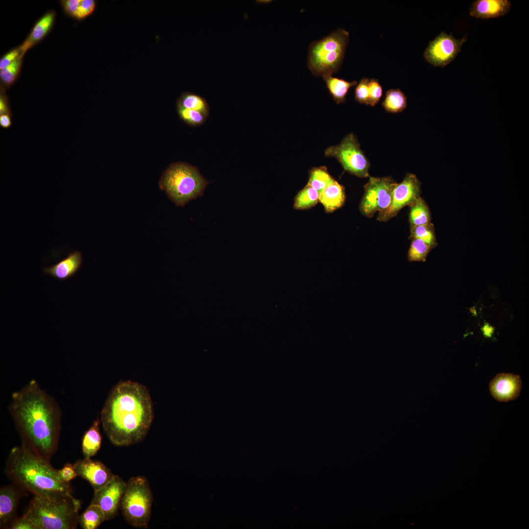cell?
<instances>
[{
  "mask_svg": "<svg viewBox=\"0 0 529 529\" xmlns=\"http://www.w3.org/2000/svg\"><path fill=\"white\" fill-rule=\"evenodd\" d=\"M8 409L23 446L50 461L56 452L61 412L56 400L32 379L11 395Z\"/></svg>",
  "mask_w": 529,
  "mask_h": 529,
  "instance_id": "obj_1",
  "label": "cell"
},
{
  "mask_svg": "<svg viewBox=\"0 0 529 529\" xmlns=\"http://www.w3.org/2000/svg\"><path fill=\"white\" fill-rule=\"evenodd\" d=\"M154 418L147 388L138 383L120 381L110 391L100 414L104 433L115 445L125 446L143 441Z\"/></svg>",
  "mask_w": 529,
  "mask_h": 529,
  "instance_id": "obj_2",
  "label": "cell"
},
{
  "mask_svg": "<svg viewBox=\"0 0 529 529\" xmlns=\"http://www.w3.org/2000/svg\"><path fill=\"white\" fill-rule=\"evenodd\" d=\"M5 472L12 483L34 495L72 494L70 482H62L49 461L21 445L9 452Z\"/></svg>",
  "mask_w": 529,
  "mask_h": 529,
  "instance_id": "obj_3",
  "label": "cell"
},
{
  "mask_svg": "<svg viewBox=\"0 0 529 529\" xmlns=\"http://www.w3.org/2000/svg\"><path fill=\"white\" fill-rule=\"evenodd\" d=\"M81 506L71 493L34 495L24 514L38 529H75Z\"/></svg>",
  "mask_w": 529,
  "mask_h": 529,
  "instance_id": "obj_4",
  "label": "cell"
},
{
  "mask_svg": "<svg viewBox=\"0 0 529 529\" xmlns=\"http://www.w3.org/2000/svg\"><path fill=\"white\" fill-rule=\"evenodd\" d=\"M208 184L196 168L182 162L171 164L163 173L159 183L169 198L180 206L201 196Z\"/></svg>",
  "mask_w": 529,
  "mask_h": 529,
  "instance_id": "obj_5",
  "label": "cell"
},
{
  "mask_svg": "<svg viewBox=\"0 0 529 529\" xmlns=\"http://www.w3.org/2000/svg\"><path fill=\"white\" fill-rule=\"evenodd\" d=\"M349 32L338 28L309 47L308 66L315 76L335 73L339 69L349 42Z\"/></svg>",
  "mask_w": 529,
  "mask_h": 529,
  "instance_id": "obj_6",
  "label": "cell"
},
{
  "mask_svg": "<svg viewBox=\"0 0 529 529\" xmlns=\"http://www.w3.org/2000/svg\"><path fill=\"white\" fill-rule=\"evenodd\" d=\"M153 497L149 482L144 476L131 478L120 505L123 517L134 528L147 529Z\"/></svg>",
  "mask_w": 529,
  "mask_h": 529,
  "instance_id": "obj_7",
  "label": "cell"
},
{
  "mask_svg": "<svg viewBox=\"0 0 529 529\" xmlns=\"http://www.w3.org/2000/svg\"><path fill=\"white\" fill-rule=\"evenodd\" d=\"M325 155L335 158L345 170L357 177L370 176L368 172L370 163L353 133L345 136L339 144L328 147L325 151Z\"/></svg>",
  "mask_w": 529,
  "mask_h": 529,
  "instance_id": "obj_8",
  "label": "cell"
},
{
  "mask_svg": "<svg viewBox=\"0 0 529 529\" xmlns=\"http://www.w3.org/2000/svg\"><path fill=\"white\" fill-rule=\"evenodd\" d=\"M397 183L390 176H369L364 186V192L359 206L361 213L368 218L372 217L389 205L393 190Z\"/></svg>",
  "mask_w": 529,
  "mask_h": 529,
  "instance_id": "obj_9",
  "label": "cell"
},
{
  "mask_svg": "<svg viewBox=\"0 0 529 529\" xmlns=\"http://www.w3.org/2000/svg\"><path fill=\"white\" fill-rule=\"evenodd\" d=\"M421 184L416 176L407 173L400 183H397L392 193L391 202L385 210L378 213L377 219L387 222L395 216L406 206H410L420 197Z\"/></svg>",
  "mask_w": 529,
  "mask_h": 529,
  "instance_id": "obj_10",
  "label": "cell"
},
{
  "mask_svg": "<svg viewBox=\"0 0 529 529\" xmlns=\"http://www.w3.org/2000/svg\"><path fill=\"white\" fill-rule=\"evenodd\" d=\"M466 37L457 39L452 34L441 32L429 42L423 56L434 67H444L453 61L459 53Z\"/></svg>",
  "mask_w": 529,
  "mask_h": 529,
  "instance_id": "obj_11",
  "label": "cell"
},
{
  "mask_svg": "<svg viewBox=\"0 0 529 529\" xmlns=\"http://www.w3.org/2000/svg\"><path fill=\"white\" fill-rule=\"evenodd\" d=\"M126 487V482L114 475L104 486L94 491L91 504L97 505L101 508L105 520L113 519L118 514Z\"/></svg>",
  "mask_w": 529,
  "mask_h": 529,
  "instance_id": "obj_12",
  "label": "cell"
},
{
  "mask_svg": "<svg viewBox=\"0 0 529 529\" xmlns=\"http://www.w3.org/2000/svg\"><path fill=\"white\" fill-rule=\"evenodd\" d=\"M73 466L77 476L86 480L94 491L104 486L114 475L104 463L91 458L80 459Z\"/></svg>",
  "mask_w": 529,
  "mask_h": 529,
  "instance_id": "obj_13",
  "label": "cell"
},
{
  "mask_svg": "<svg viewBox=\"0 0 529 529\" xmlns=\"http://www.w3.org/2000/svg\"><path fill=\"white\" fill-rule=\"evenodd\" d=\"M27 491L12 483L0 488V527L9 529L17 517L16 513L21 499L27 496Z\"/></svg>",
  "mask_w": 529,
  "mask_h": 529,
  "instance_id": "obj_14",
  "label": "cell"
},
{
  "mask_svg": "<svg viewBox=\"0 0 529 529\" xmlns=\"http://www.w3.org/2000/svg\"><path fill=\"white\" fill-rule=\"evenodd\" d=\"M522 389L520 376L502 373L496 375L489 384V390L497 401L505 402L516 399Z\"/></svg>",
  "mask_w": 529,
  "mask_h": 529,
  "instance_id": "obj_15",
  "label": "cell"
},
{
  "mask_svg": "<svg viewBox=\"0 0 529 529\" xmlns=\"http://www.w3.org/2000/svg\"><path fill=\"white\" fill-rule=\"evenodd\" d=\"M510 8L508 0H477L473 2L469 14L481 19L496 18L506 14Z\"/></svg>",
  "mask_w": 529,
  "mask_h": 529,
  "instance_id": "obj_16",
  "label": "cell"
},
{
  "mask_svg": "<svg viewBox=\"0 0 529 529\" xmlns=\"http://www.w3.org/2000/svg\"><path fill=\"white\" fill-rule=\"evenodd\" d=\"M81 253L75 250L55 264L43 269L44 272L60 281H65L73 276L80 269L82 263Z\"/></svg>",
  "mask_w": 529,
  "mask_h": 529,
  "instance_id": "obj_17",
  "label": "cell"
},
{
  "mask_svg": "<svg viewBox=\"0 0 529 529\" xmlns=\"http://www.w3.org/2000/svg\"><path fill=\"white\" fill-rule=\"evenodd\" d=\"M55 16V13L50 11L37 21L29 36L19 47L21 51V57L23 58L29 49L43 39L48 33L53 25Z\"/></svg>",
  "mask_w": 529,
  "mask_h": 529,
  "instance_id": "obj_18",
  "label": "cell"
},
{
  "mask_svg": "<svg viewBox=\"0 0 529 529\" xmlns=\"http://www.w3.org/2000/svg\"><path fill=\"white\" fill-rule=\"evenodd\" d=\"M319 202L327 213H332L341 208L344 204V188L334 179L319 194Z\"/></svg>",
  "mask_w": 529,
  "mask_h": 529,
  "instance_id": "obj_19",
  "label": "cell"
},
{
  "mask_svg": "<svg viewBox=\"0 0 529 529\" xmlns=\"http://www.w3.org/2000/svg\"><path fill=\"white\" fill-rule=\"evenodd\" d=\"M100 420L97 418L85 433L82 440V450L84 457L91 458L99 450L101 444V435L99 425Z\"/></svg>",
  "mask_w": 529,
  "mask_h": 529,
  "instance_id": "obj_20",
  "label": "cell"
},
{
  "mask_svg": "<svg viewBox=\"0 0 529 529\" xmlns=\"http://www.w3.org/2000/svg\"><path fill=\"white\" fill-rule=\"evenodd\" d=\"M322 77L330 94L337 104L345 102L350 88L358 84L356 81H348L342 78L333 77L331 74L325 75Z\"/></svg>",
  "mask_w": 529,
  "mask_h": 529,
  "instance_id": "obj_21",
  "label": "cell"
},
{
  "mask_svg": "<svg viewBox=\"0 0 529 529\" xmlns=\"http://www.w3.org/2000/svg\"><path fill=\"white\" fill-rule=\"evenodd\" d=\"M409 207L410 211L409 220L410 227L431 222V214L429 207L421 197Z\"/></svg>",
  "mask_w": 529,
  "mask_h": 529,
  "instance_id": "obj_22",
  "label": "cell"
},
{
  "mask_svg": "<svg viewBox=\"0 0 529 529\" xmlns=\"http://www.w3.org/2000/svg\"><path fill=\"white\" fill-rule=\"evenodd\" d=\"M105 521L101 508L96 504H91L79 516V524L83 529H96Z\"/></svg>",
  "mask_w": 529,
  "mask_h": 529,
  "instance_id": "obj_23",
  "label": "cell"
},
{
  "mask_svg": "<svg viewBox=\"0 0 529 529\" xmlns=\"http://www.w3.org/2000/svg\"><path fill=\"white\" fill-rule=\"evenodd\" d=\"M407 99L405 95L400 89H391L386 91L382 105L387 112L397 113L406 109Z\"/></svg>",
  "mask_w": 529,
  "mask_h": 529,
  "instance_id": "obj_24",
  "label": "cell"
},
{
  "mask_svg": "<svg viewBox=\"0 0 529 529\" xmlns=\"http://www.w3.org/2000/svg\"><path fill=\"white\" fill-rule=\"evenodd\" d=\"M177 107L199 111L207 117L208 116L209 112L208 104L204 98L189 93L182 95L178 100Z\"/></svg>",
  "mask_w": 529,
  "mask_h": 529,
  "instance_id": "obj_25",
  "label": "cell"
},
{
  "mask_svg": "<svg viewBox=\"0 0 529 529\" xmlns=\"http://www.w3.org/2000/svg\"><path fill=\"white\" fill-rule=\"evenodd\" d=\"M319 196L317 191L307 184L295 196L294 208L297 210L311 208L319 201Z\"/></svg>",
  "mask_w": 529,
  "mask_h": 529,
  "instance_id": "obj_26",
  "label": "cell"
},
{
  "mask_svg": "<svg viewBox=\"0 0 529 529\" xmlns=\"http://www.w3.org/2000/svg\"><path fill=\"white\" fill-rule=\"evenodd\" d=\"M333 179L326 167H315L309 172L308 184L316 190L319 194Z\"/></svg>",
  "mask_w": 529,
  "mask_h": 529,
  "instance_id": "obj_27",
  "label": "cell"
},
{
  "mask_svg": "<svg viewBox=\"0 0 529 529\" xmlns=\"http://www.w3.org/2000/svg\"><path fill=\"white\" fill-rule=\"evenodd\" d=\"M410 238L421 239L433 249L437 245L434 225L432 222L410 227Z\"/></svg>",
  "mask_w": 529,
  "mask_h": 529,
  "instance_id": "obj_28",
  "label": "cell"
},
{
  "mask_svg": "<svg viewBox=\"0 0 529 529\" xmlns=\"http://www.w3.org/2000/svg\"><path fill=\"white\" fill-rule=\"evenodd\" d=\"M408 252L409 262H425L427 257L433 248L425 242L418 238H412Z\"/></svg>",
  "mask_w": 529,
  "mask_h": 529,
  "instance_id": "obj_29",
  "label": "cell"
},
{
  "mask_svg": "<svg viewBox=\"0 0 529 529\" xmlns=\"http://www.w3.org/2000/svg\"><path fill=\"white\" fill-rule=\"evenodd\" d=\"M22 57H19L10 65L0 70V78L6 87L11 86L17 80L22 65Z\"/></svg>",
  "mask_w": 529,
  "mask_h": 529,
  "instance_id": "obj_30",
  "label": "cell"
},
{
  "mask_svg": "<svg viewBox=\"0 0 529 529\" xmlns=\"http://www.w3.org/2000/svg\"><path fill=\"white\" fill-rule=\"evenodd\" d=\"M180 118L188 124L199 125L202 124L207 118L204 114L194 110L177 107Z\"/></svg>",
  "mask_w": 529,
  "mask_h": 529,
  "instance_id": "obj_31",
  "label": "cell"
},
{
  "mask_svg": "<svg viewBox=\"0 0 529 529\" xmlns=\"http://www.w3.org/2000/svg\"><path fill=\"white\" fill-rule=\"evenodd\" d=\"M369 80L367 78H362L357 84L355 91V100L361 104L367 105L369 99Z\"/></svg>",
  "mask_w": 529,
  "mask_h": 529,
  "instance_id": "obj_32",
  "label": "cell"
},
{
  "mask_svg": "<svg viewBox=\"0 0 529 529\" xmlns=\"http://www.w3.org/2000/svg\"><path fill=\"white\" fill-rule=\"evenodd\" d=\"M369 99L368 105L373 107L377 104L383 95V89L378 79L371 78L369 83Z\"/></svg>",
  "mask_w": 529,
  "mask_h": 529,
  "instance_id": "obj_33",
  "label": "cell"
},
{
  "mask_svg": "<svg viewBox=\"0 0 529 529\" xmlns=\"http://www.w3.org/2000/svg\"><path fill=\"white\" fill-rule=\"evenodd\" d=\"M95 7L96 2L93 0H81L75 18L81 20L86 18L93 13Z\"/></svg>",
  "mask_w": 529,
  "mask_h": 529,
  "instance_id": "obj_34",
  "label": "cell"
},
{
  "mask_svg": "<svg viewBox=\"0 0 529 529\" xmlns=\"http://www.w3.org/2000/svg\"><path fill=\"white\" fill-rule=\"evenodd\" d=\"M10 529H38L32 520L25 514L22 517H16L11 523Z\"/></svg>",
  "mask_w": 529,
  "mask_h": 529,
  "instance_id": "obj_35",
  "label": "cell"
},
{
  "mask_svg": "<svg viewBox=\"0 0 529 529\" xmlns=\"http://www.w3.org/2000/svg\"><path fill=\"white\" fill-rule=\"evenodd\" d=\"M58 476L62 482H70L77 477L73 464L67 462L60 470H58Z\"/></svg>",
  "mask_w": 529,
  "mask_h": 529,
  "instance_id": "obj_36",
  "label": "cell"
},
{
  "mask_svg": "<svg viewBox=\"0 0 529 529\" xmlns=\"http://www.w3.org/2000/svg\"><path fill=\"white\" fill-rule=\"evenodd\" d=\"M21 51L19 47L10 50L2 57L0 60V69L3 70L12 64L21 56Z\"/></svg>",
  "mask_w": 529,
  "mask_h": 529,
  "instance_id": "obj_37",
  "label": "cell"
},
{
  "mask_svg": "<svg viewBox=\"0 0 529 529\" xmlns=\"http://www.w3.org/2000/svg\"><path fill=\"white\" fill-rule=\"evenodd\" d=\"M81 0H64L61 3L65 12L71 17L75 18Z\"/></svg>",
  "mask_w": 529,
  "mask_h": 529,
  "instance_id": "obj_38",
  "label": "cell"
},
{
  "mask_svg": "<svg viewBox=\"0 0 529 529\" xmlns=\"http://www.w3.org/2000/svg\"><path fill=\"white\" fill-rule=\"evenodd\" d=\"M5 114L12 116L8 99L6 95L3 94V91H1L0 96V115Z\"/></svg>",
  "mask_w": 529,
  "mask_h": 529,
  "instance_id": "obj_39",
  "label": "cell"
},
{
  "mask_svg": "<svg viewBox=\"0 0 529 529\" xmlns=\"http://www.w3.org/2000/svg\"><path fill=\"white\" fill-rule=\"evenodd\" d=\"M12 116L9 115H0V126L1 128L7 129L12 125Z\"/></svg>",
  "mask_w": 529,
  "mask_h": 529,
  "instance_id": "obj_40",
  "label": "cell"
},
{
  "mask_svg": "<svg viewBox=\"0 0 529 529\" xmlns=\"http://www.w3.org/2000/svg\"><path fill=\"white\" fill-rule=\"evenodd\" d=\"M481 330L483 335L486 337H491L494 330V328L488 323L484 324Z\"/></svg>",
  "mask_w": 529,
  "mask_h": 529,
  "instance_id": "obj_41",
  "label": "cell"
}]
</instances>
